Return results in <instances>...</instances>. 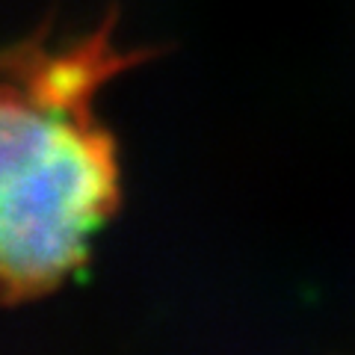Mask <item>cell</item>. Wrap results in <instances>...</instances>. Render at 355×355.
I'll list each match as a JSON object with an SVG mask.
<instances>
[{
  "label": "cell",
  "mask_w": 355,
  "mask_h": 355,
  "mask_svg": "<svg viewBox=\"0 0 355 355\" xmlns=\"http://www.w3.org/2000/svg\"><path fill=\"white\" fill-rule=\"evenodd\" d=\"M116 15L69 44L51 27L3 53V205L0 266L6 305L44 296L86 258L119 207V151L92 101L107 80L154 57L113 42Z\"/></svg>",
  "instance_id": "1"
}]
</instances>
